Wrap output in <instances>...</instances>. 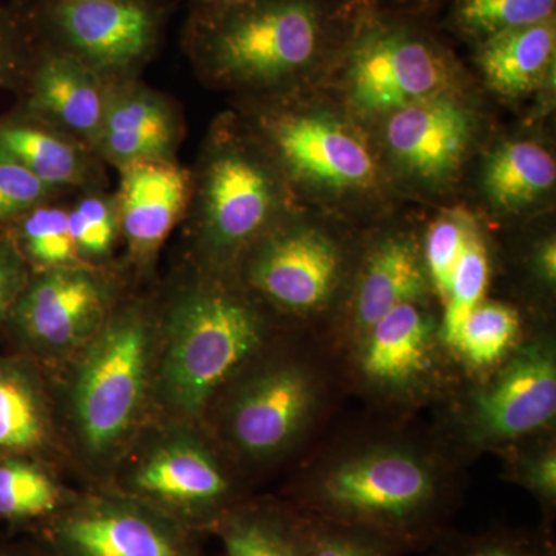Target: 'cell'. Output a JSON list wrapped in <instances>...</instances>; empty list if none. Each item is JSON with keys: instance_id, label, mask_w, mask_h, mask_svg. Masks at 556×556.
I'll list each match as a JSON object with an SVG mask.
<instances>
[{"instance_id": "1", "label": "cell", "mask_w": 556, "mask_h": 556, "mask_svg": "<svg viewBox=\"0 0 556 556\" xmlns=\"http://www.w3.org/2000/svg\"><path fill=\"white\" fill-rule=\"evenodd\" d=\"M358 14L351 0H241L192 9L185 47L208 83L287 97L327 79Z\"/></svg>"}, {"instance_id": "2", "label": "cell", "mask_w": 556, "mask_h": 556, "mask_svg": "<svg viewBox=\"0 0 556 556\" xmlns=\"http://www.w3.org/2000/svg\"><path fill=\"white\" fill-rule=\"evenodd\" d=\"M159 314L152 402L167 420L195 424L268 338L254 300L214 278L190 281Z\"/></svg>"}, {"instance_id": "3", "label": "cell", "mask_w": 556, "mask_h": 556, "mask_svg": "<svg viewBox=\"0 0 556 556\" xmlns=\"http://www.w3.org/2000/svg\"><path fill=\"white\" fill-rule=\"evenodd\" d=\"M159 314L118 303L100 331L65 367V413L73 441L91 466L116 464L152 404Z\"/></svg>"}, {"instance_id": "4", "label": "cell", "mask_w": 556, "mask_h": 556, "mask_svg": "<svg viewBox=\"0 0 556 556\" xmlns=\"http://www.w3.org/2000/svg\"><path fill=\"white\" fill-rule=\"evenodd\" d=\"M325 80L336 84L339 108L364 127L417 102L463 91L464 72L427 17L361 11Z\"/></svg>"}, {"instance_id": "5", "label": "cell", "mask_w": 556, "mask_h": 556, "mask_svg": "<svg viewBox=\"0 0 556 556\" xmlns=\"http://www.w3.org/2000/svg\"><path fill=\"white\" fill-rule=\"evenodd\" d=\"M292 195L255 130L232 118L218 121L192 174L189 206L201 258L212 268H225L243 257L291 214Z\"/></svg>"}, {"instance_id": "6", "label": "cell", "mask_w": 556, "mask_h": 556, "mask_svg": "<svg viewBox=\"0 0 556 556\" xmlns=\"http://www.w3.org/2000/svg\"><path fill=\"white\" fill-rule=\"evenodd\" d=\"M255 134L292 193L342 207L375 201L386 189L378 148L340 108L280 102L258 116Z\"/></svg>"}, {"instance_id": "7", "label": "cell", "mask_w": 556, "mask_h": 556, "mask_svg": "<svg viewBox=\"0 0 556 556\" xmlns=\"http://www.w3.org/2000/svg\"><path fill=\"white\" fill-rule=\"evenodd\" d=\"M311 517L368 530L399 547L433 535L444 508L437 475L402 450L343 460L309 486Z\"/></svg>"}, {"instance_id": "8", "label": "cell", "mask_w": 556, "mask_h": 556, "mask_svg": "<svg viewBox=\"0 0 556 556\" xmlns=\"http://www.w3.org/2000/svg\"><path fill=\"white\" fill-rule=\"evenodd\" d=\"M121 473L105 484L126 493L193 533L214 532L243 501L218 456L193 424L170 420L148 438L134 439ZM116 463V464H118Z\"/></svg>"}, {"instance_id": "9", "label": "cell", "mask_w": 556, "mask_h": 556, "mask_svg": "<svg viewBox=\"0 0 556 556\" xmlns=\"http://www.w3.org/2000/svg\"><path fill=\"white\" fill-rule=\"evenodd\" d=\"M118 303L115 280L101 266L76 263L33 273L5 329L36 364L67 365Z\"/></svg>"}, {"instance_id": "10", "label": "cell", "mask_w": 556, "mask_h": 556, "mask_svg": "<svg viewBox=\"0 0 556 556\" xmlns=\"http://www.w3.org/2000/svg\"><path fill=\"white\" fill-rule=\"evenodd\" d=\"M166 0H36L39 39L67 51L102 78L129 79L159 47Z\"/></svg>"}, {"instance_id": "11", "label": "cell", "mask_w": 556, "mask_h": 556, "mask_svg": "<svg viewBox=\"0 0 556 556\" xmlns=\"http://www.w3.org/2000/svg\"><path fill=\"white\" fill-rule=\"evenodd\" d=\"M35 536L53 556H207L199 533L109 485L75 493Z\"/></svg>"}, {"instance_id": "12", "label": "cell", "mask_w": 556, "mask_h": 556, "mask_svg": "<svg viewBox=\"0 0 556 556\" xmlns=\"http://www.w3.org/2000/svg\"><path fill=\"white\" fill-rule=\"evenodd\" d=\"M378 126L383 169L412 188L439 190L459 177L481 124L463 91H455L399 110Z\"/></svg>"}, {"instance_id": "13", "label": "cell", "mask_w": 556, "mask_h": 556, "mask_svg": "<svg viewBox=\"0 0 556 556\" xmlns=\"http://www.w3.org/2000/svg\"><path fill=\"white\" fill-rule=\"evenodd\" d=\"M241 258L249 288L277 308L295 314L324 308L345 269L340 241L324 226L291 214Z\"/></svg>"}, {"instance_id": "14", "label": "cell", "mask_w": 556, "mask_h": 556, "mask_svg": "<svg viewBox=\"0 0 556 556\" xmlns=\"http://www.w3.org/2000/svg\"><path fill=\"white\" fill-rule=\"evenodd\" d=\"M316 405L309 372L295 364L257 369L236 388L223 416L233 448L252 459H265L291 445L308 424Z\"/></svg>"}, {"instance_id": "15", "label": "cell", "mask_w": 556, "mask_h": 556, "mask_svg": "<svg viewBox=\"0 0 556 556\" xmlns=\"http://www.w3.org/2000/svg\"><path fill=\"white\" fill-rule=\"evenodd\" d=\"M555 415L554 350L533 343L479 391L471 405L470 430L477 441L500 444L548 426Z\"/></svg>"}, {"instance_id": "16", "label": "cell", "mask_w": 556, "mask_h": 556, "mask_svg": "<svg viewBox=\"0 0 556 556\" xmlns=\"http://www.w3.org/2000/svg\"><path fill=\"white\" fill-rule=\"evenodd\" d=\"M110 84L78 58L40 40L24 86L27 98L22 112L90 149L100 131Z\"/></svg>"}, {"instance_id": "17", "label": "cell", "mask_w": 556, "mask_h": 556, "mask_svg": "<svg viewBox=\"0 0 556 556\" xmlns=\"http://www.w3.org/2000/svg\"><path fill=\"white\" fill-rule=\"evenodd\" d=\"M119 172L121 237L135 262L149 265L188 212L192 174L175 160L135 161Z\"/></svg>"}, {"instance_id": "18", "label": "cell", "mask_w": 556, "mask_h": 556, "mask_svg": "<svg viewBox=\"0 0 556 556\" xmlns=\"http://www.w3.org/2000/svg\"><path fill=\"white\" fill-rule=\"evenodd\" d=\"M181 121L159 91L135 80L110 84L108 104L91 152L123 167L135 161L175 160Z\"/></svg>"}, {"instance_id": "19", "label": "cell", "mask_w": 556, "mask_h": 556, "mask_svg": "<svg viewBox=\"0 0 556 556\" xmlns=\"http://www.w3.org/2000/svg\"><path fill=\"white\" fill-rule=\"evenodd\" d=\"M58 448L53 402L30 357L0 354V459L42 460Z\"/></svg>"}, {"instance_id": "20", "label": "cell", "mask_w": 556, "mask_h": 556, "mask_svg": "<svg viewBox=\"0 0 556 556\" xmlns=\"http://www.w3.org/2000/svg\"><path fill=\"white\" fill-rule=\"evenodd\" d=\"M433 317L424 302L405 303L365 332L361 368L380 387L405 388L427 375L434 345Z\"/></svg>"}, {"instance_id": "21", "label": "cell", "mask_w": 556, "mask_h": 556, "mask_svg": "<svg viewBox=\"0 0 556 556\" xmlns=\"http://www.w3.org/2000/svg\"><path fill=\"white\" fill-rule=\"evenodd\" d=\"M428 287L422 252L412 237L391 233L368 252L354 291L356 327L367 332L405 303L424 302Z\"/></svg>"}, {"instance_id": "22", "label": "cell", "mask_w": 556, "mask_h": 556, "mask_svg": "<svg viewBox=\"0 0 556 556\" xmlns=\"http://www.w3.org/2000/svg\"><path fill=\"white\" fill-rule=\"evenodd\" d=\"M475 47V64L486 89L518 100L554 75L556 20L501 33Z\"/></svg>"}, {"instance_id": "23", "label": "cell", "mask_w": 556, "mask_h": 556, "mask_svg": "<svg viewBox=\"0 0 556 556\" xmlns=\"http://www.w3.org/2000/svg\"><path fill=\"white\" fill-rule=\"evenodd\" d=\"M89 150L78 139L27 113L0 118V153L54 192L89 185L93 174Z\"/></svg>"}, {"instance_id": "24", "label": "cell", "mask_w": 556, "mask_h": 556, "mask_svg": "<svg viewBox=\"0 0 556 556\" xmlns=\"http://www.w3.org/2000/svg\"><path fill=\"white\" fill-rule=\"evenodd\" d=\"M555 186V156L535 139L500 142L482 166V195L500 215H521L536 208L554 193Z\"/></svg>"}, {"instance_id": "25", "label": "cell", "mask_w": 556, "mask_h": 556, "mask_svg": "<svg viewBox=\"0 0 556 556\" xmlns=\"http://www.w3.org/2000/svg\"><path fill=\"white\" fill-rule=\"evenodd\" d=\"M214 533L223 556H305V518L276 504L241 503Z\"/></svg>"}, {"instance_id": "26", "label": "cell", "mask_w": 556, "mask_h": 556, "mask_svg": "<svg viewBox=\"0 0 556 556\" xmlns=\"http://www.w3.org/2000/svg\"><path fill=\"white\" fill-rule=\"evenodd\" d=\"M75 493L68 492L42 460L31 457L0 459V521L13 529L38 530Z\"/></svg>"}, {"instance_id": "27", "label": "cell", "mask_w": 556, "mask_h": 556, "mask_svg": "<svg viewBox=\"0 0 556 556\" xmlns=\"http://www.w3.org/2000/svg\"><path fill=\"white\" fill-rule=\"evenodd\" d=\"M556 20V0H450L444 25L471 46Z\"/></svg>"}, {"instance_id": "28", "label": "cell", "mask_w": 556, "mask_h": 556, "mask_svg": "<svg viewBox=\"0 0 556 556\" xmlns=\"http://www.w3.org/2000/svg\"><path fill=\"white\" fill-rule=\"evenodd\" d=\"M9 230L33 273L83 263L70 232L68 207L47 201L22 215Z\"/></svg>"}, {"instance_id": "29", "label": "cell", "mask_w": 556, "mask_h": 556, "mask_svg": "<svg viewBox=\"0 0 556 556\" xmlns=\"http://www.w3.org/2000/svg\"><path fill=\"white\" fill-rule=\"evenodd\" d=\"M518 334L517 311L503 303L482 302L460 325L452 346L475 367H489L506 356Z\"/></svg>"}, {"instance_id": "30", "label": "cell", "mask_w": 556, "mask_h": 556, "mask_svg": "<svg viewBox=\"0 0 556 556\" xmlns=\"http://www.w3.org/2000/svg\"><path fill=\"white\" fill-rule=\"evenodd\" d=\"M68 225L79 262L101 266L121 237L116 197L89 190L68 207Z\"/></svg>"}, {"instance_id": "31", "label": "cell", "mask_w": 556, "mask_h": 556, "mask_svg": "<svg viewBox=\"0 0 556 556\" xmlns=\"http://www.w3.org/2000/svg\"><path fill=\"white\" fill-rule=\"evenodd\" d=\"M490 262L485 241L479 229L468 240L455 270L444 302L441 336L450 346L455 342L457 331L468 314L484 302L489 288Z\"/></svg>"}, {"instance_id": "32", "label": "cell", "mask_w": 556, "mask_h": 556, "mask_svg": "<svg viewBox=\"0 0 556 556\" xmlns=\"http://www.w3.org/2000/svg\"><path fill=\"white\" fill-rule=\"evenodd\" d=\"M40 47L30 7L0 0V90L24 87Z\"/></svg>"}, {"instance_id": "33", "label": "cell", "mask_w": 556, "mask_h": 556, "mask_svg": "<svg viewBox=\"0 0 556 556\" xmlns=\"http://www.w3.org/2000/svg\"><path fill=\"white\" fill-rule=\"evenodd\" d=\"M478 229L477 218L464 208L445 211L428 226L420 252L428 283L433 285L442 300L447 295L453 270L468 240Z\"/></svg>"}, {"instance_id": "34", "label": "cell", "mask_w": 556, "mask_h": 556, "mask_svg": "<svg viewBox=\"0 0 556 556\" xmlns=\"http://www.w3.org/2000/svg\"><path fill=\"white\" fill-rule=\"evenodd\" d=\"M397 544L357 527L305 518V556H396Z\"/></svg>"}, {"instance_id": "35", "label": "cell", "mask_w": 556, "mask_h": 556, "mask_svg": "<svg viewBox=\"0 0 556 556\" xmlns=\"http://www.w3.org/2000/svg\"><path fill=\"white\" fill-rule=\"evenodd\" d=\"M54 190L0 153V229H9L22 215L50 201Z\"/></svg>"}, {"instance_id": "36", "label": "cell", "mask_w": 556, "mask_h": 556, "mask_svg": "<svg viewBox=\"0 0 556 556\" xmlns=\"http://www.w3.org/2000/svg\"><path fill=\"white\" fill-rule=\"evenodd\" d=\"M31 274L10 230L0 229V329H5L11 311L30 281Z\"/></svg>"}, {"instance_id": "37", "label": "cell", "mask_w": 556, "mask_h": 556, "mask_svg": "<svg viewBox=\"0 0 556 556\" xmlns=\"http://www.w3.org/2000/svg\"><path fill=\"white\" fill-rule=\"evenodd\" d=\"M444 556H554L548 543L529 536L497 535L460 544Z\"/></svg>"}, {"instance_id": "38", "label": "cell", "mask_w": 556, "mask_h": 556, "mask_svg": "<svg viewBox=\"0 0 556 556\" xmlns=\"http://www.w3.org/2000/svg\"><path fill=\"white\" fill-rule=\"evenodd\" d=\"M526 484L535 492L547 506H554L556 497V456L554 450H547L535 457L527 468Z\"/></svg>"}, {"instance_id": "39", "label": "cell", "mask_w": 556, "mask_h": 556, "mask_svg": "<svg viewBox=\"0 0 556 556\" xmlns=\"http://www.w3.org/2000/svg\"><path fill=\"white\" fill-rule=\"evenodd\" d=\"M351 2L361 11L413 14V16L428 17L430 11L438 5L439 0H351Z\"/></svg>"}, {"instance_id": "40", "label": "cell", "mask_w": 556, "mask_h": 556, "mask_svg": "<svg viewBox=\"0 0 556 556\" xmlns=\"http://www.w3.org/2000/svg\"><path fill=\"white\" fill-rule=\"evenodd\" d=\"M535 270L538 277L548 285L555 287L556 281V243L555 239H546L538 244L535 257Z\"/></svg>"}, {"instance_id": "41", "label": "cell", "mask_w": 556, "mask_h": 556, "mask_svg": "<svg viewBox=\"0 0 556 556\" xmlns=\"http://www.w3.org/2000/svg\"><path fill=\"white\" fill-rule=\"evenodd\" d=\"M0 556H53L47 547L33 536L28 541L0 540Z\"/></svg>"}, {"instance_id": "42", "label": "cell", "mask_w": 556, "mask_h": 556, "mask_svg": "<svg viewBox=\"0 0 556 556\" xmlns=\"http://www.w3.org/2000/svg\"><path fill=\"white\" fill-rule=\"evenodd\" d=\"M241 0H192V9H208V7L230 5Z\"/></svg>"}]
</instances>
